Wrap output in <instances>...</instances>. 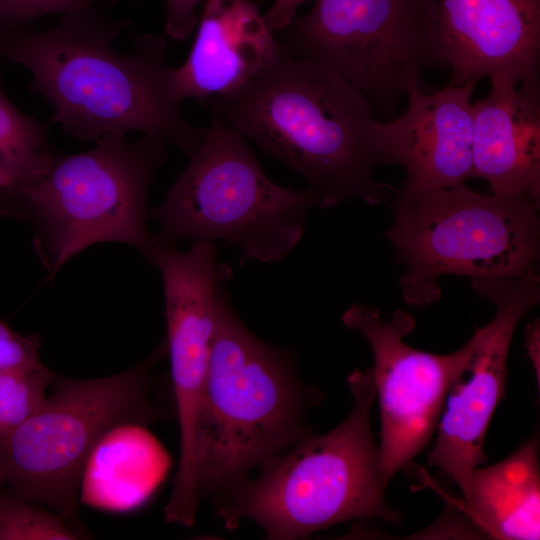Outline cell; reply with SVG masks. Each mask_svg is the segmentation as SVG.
I'll return each mask as SVG.
<instances>
[{"label": "cell", "mask_w": 540, "mask_h": 540, "mask_svg": "<svg viewBox=\"0 0 540 540\" xmlns=\"http://www.w3.org/2000/svg\"><path fill=\"white\" fill-rule=\"evenodd\" d=\"M131 23L82 8L44 31L27 26L0 33V58L30 72L29 89L48 100L51 122L67 135L96 141L137 131L190 157L204 129L182 113L167 41L137 34L132 50L121 53L114 41Z\"/></svg>", "instance_id": "1"}, {"label": "cell", "mask_w": 540, "mask_h": 540, "mask_svg": "<svg viewBox=\"0 0 540 540\" xmlns=\"http://www.w3.org/2000/svg\"><path fill=\"white\" fill-rule=\"evenodd\" d=\"M211 103L246 140L302 175L320 194V208L355 198L378 205L384 192L398 193L374 177L378 166L391 164L372 103L324 65L280 46L259 73Z\"/></svg>", "instance_id": "2"}, {"label": "cell", "mask_w": 540, "mask_h": 540, "mask_svg": "<svg viewBox=\"0 0 540 540\" xmlns=\"http://www.w3.org/2000/svg\"><path fill=\"white\" fill-rule=\"evenodd\" d=\"M319 401L300 380L293 351L256 337L223 285L198 419L200 498L216 501L310 433L306 411Z\"/></svg>", "instance_id": "3"}, {"label": "cell", "mask_w": 540, "mask_h": 540, "mask_svg": "<svg viewBox=\"0 0 540 540\" xmlns=\"http://www.w3.org/2000/svg\"><path fill=\"white\" fill-rule=\"evenodd\" d=\"M347 384L353 404L337 427L303 436L215 501L226 529L250 520L267 539L295 540L350 520L401 521L385 501L387 483L371 429L372 369L355 370Z\"/></svg>", "instance_id": "4"}, {"label": "cell", "mask_w": 540, "mask_h": 540, "mask_svg": "<svg viewBox=\"0 0 540 540\" xmlns=\"http://www.w3.org/2000/svg\"><path fill=\"white\" fill-rule=\"evenodd\" d=\"M167 144L144 135H102L90 150L56 152L39 179L11 185L0 194V213L29 222L33 247L49 278L74 256L102 242L124 243L144 256L147 197L167 157Z\"/></svg>", "instance_id": "5"}, {"label": "cell", "mask_w": 540, "mask_h": 540, "mask_svg": "<svg viewBox=\"0 0 540 540\" xmlns=\"http://www.w3.org/2000/svg\"><path fill=\"white\" fill-rule=\"evenodd\" d=\"M163 202L148 211L156 238L173 244L222 240L240 263L279 262L301 241L320 194L267 177L246 139L212 109L210 125Z\"/></svg>", "instance_id": "6"}, {"label": "cell", "mask_w": 540, "mask_h": 540, "mask_svg": "<svg viewBox=\"0 0 540 540\" xmlns=\"http://www.w3.org/2000/svg\"><path fill=\"white\" fill-rule=\"evenodd\" d=\"M395 195L385 236L405 269L399 286L406 304L437 302L444 275L506 277L535 269L540 203L533 199L479 193L465 183Z\"/></svg>", "instance_id": "7"}, {"label": "cell", "mask_w": 540, "mask_h": 540, "mask_svg": "<svg viewBox=\"0 0 540 540\" xmlns=\"http://www.w3.org/2000/svg\"><path fill=\"white\" fill-rule=\"evenodd\" d=\"M161 343L143 362L95 379L55 375L40 408L0 438V482L11 494L48 507L68 521L75 516L87 462L111 429L165 420L155 399L154 365Z\"/></svg>", "instance_id": "8"}, {"label": "cell", "mask_w": 540, "mask_h": 540, "mask_svg": "<svg viewBox=\"0 0 540 540\" xmlns=\"http://www.w3.org/2000/svg\"><path fill=\"white\" fill-rule=\"evenodd\" d=\"M278 33L285 51L332 69L381 106L447 66L437 0H318Z\"/></svg>", "instance_id": "9"}, {"label": "cell", "mask_w": 540, "mask_h": 540, "mask_svg": "<svg viewBox=\"0 0 540 540\" xmlns=\"http://www.w3.org/2000/svg\"><path fill=\"white\" fill-rule=\"evenodd\" d=\"M342 322L367 340L373 354L381 469L388 484L429 443L449 389L470 360L473 342L449 354L413 348L404 338L414 330L415 319L402 309L383 320L376 308L356 303L343 312Z\"/></svg>", "instance_id": "10"}, {"label": "cell", "mask_w": 540, "mask_h": 540, "mask_svg": "<svg viewBox=\"0 0 540 540\" xmlns=\"http://www.w3.org/2000/svg\"><path fill=\"white\" fill-rule=\"evenodd\" d=\"M471 286L496 307L494 318L476 327L472 354L452 383L436 428L428 464L440 468L461 490L471 471L485 463V435L505 394L507 358L520 320L540 301L535 269L506 277L474 278Z\"/></svg>", "instance_id": "11"}, {"label": "cell", "mask_w": 540, "mask_h": 540, "mask_svg": "<svg viewBox=\"0 0 540 540\" xmlns=\"http://www.w3.org/2000/svg\"><path fill=\"white\" fill-rule=\"evenodd\" d=\"M144 257L160 272L166 320V354L174 410L180 432V458L191 461L197 453V432L203 388L216 325L220 288L232 270L218 260L214 242L191 244L186 251L153 242Z\"/></svg>", "instance_id": "12"}, {"label": "cell", "mask_w": 540, "mask_h": 540, "mask_svg": "<svg viewBox=\"0 0 540 540\" xmlns=\"http://www.w3.org/2000/svg\"><path fill=\"white\" fill-rule=\"evenodd\" d=\"M475 86L448 84L425 93L421 83L412 81L406 92V111L389 123L377 122L390 164L405 169L399 194L453 187L474 177L471 97Z\"/></svg>", "instance_id": "13"}, {"label": "cell", "mask_w": 540, "mask_h": 540, "mask_svg": "<svg viewBox=\"0 0 540 540\" xmlns=\"http://www.w3.org/2000/svg\"><path fill=\"white\" fill-rule=\"evenodd\" d=\"M437 25L449 84H539L540 0H437Z\"/></svg>", "instance_id": "14"}, {"label": "cell", "mask_w": 540, "mask_h": 540, "mask_svg": "<svg viewBox=\"0 0 540 540\" xmlns=\"http://www.w3.org/2000/svg\"><path fill=\"white\" fill-rule=\"evenodd\" d=\"M490 79L489 94L472 104L474 177L494 195L540 203V85Z\"/></svg>", "instance_id": "15"}, {"label": "cell", "mask_w": 540, "mask_h": 540, "mask_svg": "<svg viewBox=\"0 0 540 540\" xmlns=\"http://www.w3.org/2000/svg\"><path fill=\"white\" fill-rule=\"evenodd\" d=\"M192 48L175 68L179 99L199 101L226 94L259 73L280 44L257 3L206 0Z\"/></svg>", "instance_id": "16"}, {"label": "cell", "mask_w": 540, "mask_h": 540, "mask_svg": "<svg viewBox=\"0 0 540 540\" xmlns=\"http://www.w3.org/2000/svg\"><path fill=\"white\" fill-rule=\"evenodd\" d=\"M462 493L467 516L486 536L538 540L540 472L537 438H531L498 463L475 467Z\"/></svg>", "instance_id": "17"}, {"label": "cell", "mask_w": 540, "mask_h": 540, "mask_svg": "<svg viewBox=\"0 0 540 540\" xmlns=\"http://www.w3.org/2000/svg\"><path fill=\"white\" fill-rule=\"evenodd\" d=\"M47 132L48 123L27 116L10 101L0 78V164L13 184L35 181L49 168L57 151Z\"/></svg>", "instance_id": "18"}, {"label": "cell", "mask_w": 540, "mask_h": 540, "mask_svg": "<svg viewBox=\"0 0 540 540\" xmlns=\"http://www.w3.org/2000/svg\"><path fill=\"white\" fill-rule=\"evenodd\" d=\"M55 374L44 365L0 371V438L8 435L43 404Z\"/></svg>", "instance_id": "19"}, {"label": "cell", "mask_w": 540, "mask_h": 540, "mask_svg": "<svg viewBox=\"0 0 540 540\" xmlns=\"http://www.w3.org/2000/svg\"><path fill=\"white\" fill-rule=\"evenodd\" d=\"M80 536L57 513L12 494H0V540H75Z\"/></svg>", "instance_id": "20"}, {"label": "cell", "mask_w": 540, "mask_h": 540, "mask_svg": "<svg viewBox=\"0 0 540 540\" xmlns=\"http://www.w3.org/2000/svg\"><path fill=\"white\" fill-rule=\"evenodd\" d=\"M102 0H0V33L32 26L50 14H66Z\"/></svg>", "instance_id": "21"}, {"label": "cell", "mask_w": 540, "mask_h": 540, "mask_svg": "<svg viewBox=\"0 0 540 540\" xmlns=\"http://www.w3.org/2000/svg\"><path fill=\"white\" fill-rule=\"evenodd\" d=\"M38 335H23L0 320V371L30 369L41 365Z\"/></svg>", "instance_id": "22"}, {"label": "cell", "mask_w": 540, "mask_h": 540, "mask_svg": "<svg viewBox=\"0 0 540 540\" xmlns=\"http://www.w3.org/2000/svg\"><path fill=\"white\" fill-rule=\"evenodd\" d=\"M202 0H165V32L175 40H185L196 28V7Z\"/></svg>", "instance_id": "23"}, {"label": "cell", "mask_w": 540, "mask_h": 540, "mask_svg": "<svg viewBox=\"0 0 540 540\" xmlns=\"http://www.w3.org/2000/svg\"><path fill=\"white\" fill-rule=\"evenodd\" d=\"M308 0H274L273 5L264 15V19L273 32L287 27L296 17L298 7Z\"/></svg>", "instance_id": "24"}, {"label": "cell", "mask_w": 540, "mask_h": 540, "mask_svg": "<svg viewBox=\"0 0 540 540\" xmlns=\"http://www.w3.org/2000/svg\"><path fill=\"white\" fill-rule=\"evenodd\" d=\"M525 347L531 364L535 370L539 383V350H540V325L539 319H535L527 325L525 330Z\"/></svg>", "instance_id": "25"}, {"label": "cell", "mask_w": 540, "mask_h": 540, "mask_svg": "<svg viewBox=\"0 0 540 540\" xmlns=\"http://www.w3.org/2000/svg\"><path fill=\"white\" fill-rule=\"evenodd\" d=\"M13 184L8 171L0 164V193Z\"/></svg>", "instance_id": "26"}, {"label": "cell", "mask_w": 540, "mask_h": 540, "mask_svg": "<svg viewBox=\"0 0 540 540\" xmlns=\"http://www.w3.org/2000/svg\"><path fill=\"white\" fill-rule=\"evenodd\" d=\"M111 1H115V0H111Z\"/></svg>", "instance_id": "27"}]
</instances>
